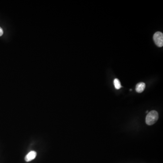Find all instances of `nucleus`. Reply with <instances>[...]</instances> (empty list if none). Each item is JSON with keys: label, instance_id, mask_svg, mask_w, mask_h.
<instances>
[{"label": "nucleus", "instance_id": "obj_4", "mask_svg": "<svg viewBox=\"0 0 163 163\" xmlns=\"http://www.w3.org/2000/svg\"><path fill=\"white\" fill-rule=\"evenodd\" d=\"M145 88V84L141 82V83H139L136 85L135 90L138 93H141L144 91Z\"/></svg>", "mask_w": 163, "mask_h": 163}, {"label": "nucleus", "instance_id": "obj_3", "mask_svg": "<svg viewBox=\"0 0 163 163\" xmlns=\"http://www.w3.org/2000/svg\"><path fill=\"white\" fill-rule=\"evenodd\" d=\"M37 153L36 151H31L25 157V160L26 162H29L34 160L36 156Z\"/></svg>", "mask_w": 163, "mask_h": 163}, {"label": "nucleus", "instance_id": "obj_5", "mask_svg": "<svg viewBox=\"0 0 163 163\" xmlns=\"http://www.w3.org/2000/svg\"><path fill=\"white\" fill-rule=\"evenodd\" d=\"M114 85L117 89H120L121 88L120 82L117 78H116L114 80Z\"/></svg>", "mask_w": 163, "mask_h": 163}, {"label": "nucleus", "instance_id": "obj_6", "mask_svg": "<svg viewBox=\"0 0 163 163\" xmlns=\"http://www.w3.org/2000/svg\"><path fill=\"white\" fill-rule=\"evenodd\" d=\"M3 34V31L1 27H0V36H2V34Z\"/></svg>", "mask_w": 163, "mask_h": 163}, {"label": "nucleus", "instance_id": "obj_1", "mask_svg": "<svg viewBox=\"0 0 163 163\" xmlns=\"http://www.w3.org/2000/svg\"><path fill=\"white\" fill-rule=\"evenodd\" d=\"M159 118L158 113L156 110H151L148 113L145 118V122L148 125H152L155 124Z\"/></svg>", "mask_w": 163, "mask_h": 163}, {"label": "nucleus", "instance_id": "obj_2", "mask_svg": "<svg viewBox=\"0 0 163 163\" xmlns=\"http://www.w3.org/2000/svg\"><path fill=\"white\" fill-rule=\"evenodd\" d=\"M153 40L155 44L159 47H161L163 45V34L160 32H157L154 34Z\"/></svg>", "mask_w": 163, "mask_h": 163}]
</instances>
